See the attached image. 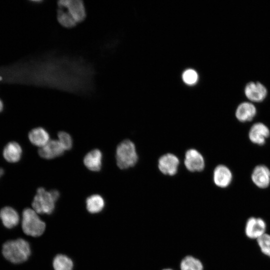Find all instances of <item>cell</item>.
I'll list each match as a JSON object with an SVG mask.
<instances>
[{
  "label": "cell",
  "instance_id": "6da1fadb",
  "mask_svg": "<svg viewBox=\"0 0 270 270\" xmlns=\"http://www.w3.org/2000/svg\"><path fill=\"white\" fill-rule=\"evenodd\" d=\"M30 244L22 238L8 240L2 246L4 256L14 264H20L26 261L30 256Z\"/></svg>",
  "mask_w": 270,
  "mask_h": 270
},
{
  "label": "cell",
  "instance_id": "7a4b0ae2",
  "mask_svg": "<svg viewBox=\"0 0 270 270\" xmlns=\"http://www.w3.org/2000/svg\"><path fill=\"white\" fill-rule=\"evenodd\" d=\"M116 162L121 170L134 166L138 162V155L134 144L130 140L120 142L116 149Z\"/></svg>",
  "mask_w": 270,
  "mask_h": 270
},
{
  "label": "cell",
  "instance_id": "3957f363",
  "mask_svg": "<svg viewBox=\"0 0 270 270\" xmlns=\"http://www.w3.org/2000/svg\"><path fill=\"white\" fill-rule=\"evenodd\" d=\"M60 196L56 190L50 192L43 188H38L32 202L33 210L40 214H51L54 210L55 202Z\"/></svg>",
  "mask_w": 270,
  "mask_h": 270
},
{
  "label": "cell",
  "instance_id": "277c9868",
  "mask_svg": "<svg viewBox=\"0 0 270 270\" xmlns=\"http://www.w3.org/2000/svg\"><path fill=\"white\" fill-rule=\"evenodd\" d=\"M22 224L24 234L34 237L41 236L46 228V224L40 219L38 214L30 208L23 210Z\"/></svg>",
  "mask_w": 270,
  "mask_h": 270
},
{
  "label": "cell",
  "instance_id": "5b68a950",
  "mask_svg": "<svg viewBox=\"0 0 270 270\" xmlns=\"http://www.w3.org/2000/svg\"><path fill=\"white\" fill-rule=\"evenodd\" d=\"M58 4L61 6L77 24L85 20L86 10L82 0H60Z\"/></svg>",
  "mask_w": 270,
  "mask_h": 270
},
{
  "label": "cell",
  "instance_id": "8992f818",
  "mask_svg": "<svg viewBox=\"0 0 270 270\" xmlns=\"http://www.w3.org/2000/svg\"><path fill=\"white\" fill-rule=\"evenodd\" d=\"M205 160L202 154L195 148L188 149L184 152V164L192 172H202L205 168Z\"/></svg>",
  "mask_w": 270,
  "mask_h": 270
},
{
  "label": "cell",
  "instance_id": "52a82bcc",
  "mask_svg": "<svg viewBox=\"0 0 270 270\" xmlns=\"http://www.w3.org/2000/svg\"><path fill=\"white\" fill-rule=\"evenodd\" d=\"M180 163V160L176 155L168 152L158 158V168L163 174L174 176L178 173Z\"/></svg>",
  "mask_w": 270,
  "mask_h": 270
},
{
  "label": "cell",
  "instance_id": "ba28073f",
  "mask_svg": "<svg viewBox=\"0 0 270 270\" xmlns=\"http://www.w3.org/2000/svg\"><path fill=\"white\" fill-rule=\"evenodd\" d=\"M266 224L262 218L250 217L246 221L244 228L246 236L250 239H258L266 233Z\"/></svg>",
  "mask_w": 270,
  "mask_h": 270
},
{
  "label": "cell",
  "instance_id": "9c48e42d",
  "mask_svg": "<svg viewBox=\"0 0 270 270\" xmlns=\"http://www.w3.org/2000/svg\"><path fill=\"white\" fill-rule=\"evenodd\" d=\"M270 136V130L264 124L256 122L250 127L248 136L250 141L256 144L262 146Z\"/></svg>",
  "mask_w": 270,
  "mask_h": 270
},
{
  "label": "cell",
  "instance_id": "30bf717a",
  "mask_svg": "<svg viewBox=\"0 0 270 270\" xmlns=\"http://www.w3.org/2000/svg\"><path fill=\"white\" fill-rule=\"evenodd\" d=\"M212 180L216 186L226 188L231 184L232 180V172L226 165L218 164L214 168Z\"/></svg>",
  "mask_w": 270,
  "mask_h": 270
},
{
  "label": "cell",
  "instance_id": "8fae6325",
  "mask_svg": "<svg viewBox=\"0 0 270 270\" xmlns=\"http://www.w3.org/2000/svg\"><path fill=\"white\" fill-rule=\"evenodd\" d=\"M251 179L258 188H267L270 184V168L264 164L257 165L252 171Z\"/></svg>",
  "mask_w": 270,
  "mask_h": 270
},
{
  "label": "cell",
  "instance_id": "7c38bea8",
  "mask_svg": "<svg viewBox=\"0 0 270 270\" xmlns=\"http://www.w3.org/2000/svg\"><path fill=\"white\" fill-rule=\"evenodd\" d=\"M246 97L253 102H261L266 98L267 90L265 86L259 82H250L244 88Z\"/></svg>",
  "mask_w": 270,
  "mask_h": 270
},
{
  "label": "cell",
  "instance_id": "4fadbf2b",
  "mask_svg": "<svg viewBox=\"0 0 270 270\" xmlns=\"http://www.w3.org/2000/svg\"><path fill=\"white\" fill-rule=\"evenodd\" d=\"M62 146L57 140H50L45 146L40 148L38 154L45 159H52L62 156L64 152Z\"/></svg>",
  "mask_w": 270,
  "mask_h": 270
},
{
  "label": "cell",
  "instance_id": "5bb4252c",
  "mask_svg": "<svg viewBox=\"0 0 270 270\" xmlns=\"http://www.w3.org/2000/svg\"><path fill=\"white\" fill-rule=\"evenodd\" d=\"M22 150L20 145L17 142H8L4 148L2 156L4 160L10 163H16L21 159Z\"/></svg>",
  "mask_w": 270,
  "mask_h": 270
},
{
  "label": "cell",
  "instance_id": "9a60e30c",
  "mask_svg": "<svg viewBox=\"0 0 270 270\" xmlns=\"http://www.w3.org/2000/svg\"><path fill=\"white\" fill-rule=\"evenodd\" d=\"M256 114L255 106L250 102H243L240 104L236 110V117L237 120L242 122H245L251 121Z\"/></svg>",
  "mask_w": 270,
  "mask_h": 270
},
{
  "label": "cell",
  "instance_id": "2e32d148",
  "mask_svg": "<svg viewBox=\"0 0 270 270\" xmlns=\"http://www.w3.org/2000/svg\"><path fill=\"white\" fill-rule=\"evenodd\" d=\"M0 218L4 226L8 228L16 226L20 220L18 212L12 207L8 206H4L0 210Z\"/></svg>",
  "mask_w": 270,
  "mask_h": 270
},
{
  "label": "cell",
  "instance_id": "e0dca14e",
  "mask_svg": "<svg viewBox=\"0 0 270 270\" xmlns=\"http://www.w3.org/2000/svg\"><path fill=\"white\" fill-rule=\"evenodd\" d=\"M102 155L98 149H94L88 152L84 158L85 166L90 170L98 172L102 166Z\"/></svg>",
  "mask_w": 270,
  "mask_h": 270
},
{
  "label": "cell",
  "instance_id": "ac0fdd59",
  "mask_svg": "<svg viewBox=\"0 0 270 270\" xmlns=\"http://www.w3.org/2000/svg\"><path fill=\"white\" fill-rule=\"evenodd\" d=\"M28 138L32 144L40 148L45 146L50 141V135L48 132L40 127L32 130L28 133Z\"/></svg>",
  "mask_w": 270,
  "mask_h": 270
},
{
  "label": "cell",
  "instance_id": "d6986e66",
  "mask_svg": "<svg viewBox=\"0 0 270 270\" xmlns=\"http://www.w3.org/2000/svg\"><path fill=\"white\" fill-rule=\"evenodd\" d=\"M104 201L100 195L93 194L86 200L87 210L92 214L101 212L104 206Z\"/></svg>",
  "mask_w": 270,
  "mask_h": 270
},
{
  "label": "cell",
  "instance_id": "ffe728a7",
  "mask_svg": "<svg viewBox=\"0 0 270 270\" xmlns=\"http://www.w3.org/2000/svg\"><path fill=\"white\" fill-rule=\"evenodd\" d=\"M52 265L54 270H72L74 266L72 260L62 254H58L54 257Z\"/></svg>",
  "mask_w": 270,
  "mask_h": 270
},
{
  "label": "cell",
  "instance_id": "44dd1931",
  "mask_svg": "<svg viewBox=\"0 0 270 270\" xmlns=\"http://www.w3.org/2000/svg\"><path fill=\"white\" fill-rule=\"evenodd\" d=\"M181 270H202V262L198 259L192 256L185 257L180 263Z\"/></svg>",
  "mask_w": 270,
  "mask_h": 270
},
{
  "label": "cell",
  "instance_id": "7402d4cb",
  "mask_svg": "<svg viewBox=\"0 0 270 270\" xmlns=\"http://www.w3.org/2000/svg\"><path fill=\"white\" fill-rule=\"evenodd\" d=\"M256 240L262 252L270 257V234L265 233Z\"/></svg>",
  "mask_w": 270,
  "mask_h": 270
},
{
  "label": "cell",
  "instance_id": "603a6c76",
  "mask_svg": "<svg viewBox=\"0 0 270 270\" xmlns=\"http://www.w3.org/2000/svg\"><path fill=\"white\" fill-rule=\"evenodd\" d=\"M58 141L65 150H70L72 146V140L71 136L67 132H60L58 134Z\"/></svg>",
  "mask_w": 270,
  "mask_h": 270
},
{
  "label": "cell",
  "instance_id": "cb8c5ba5",
  "mask_svg": "<svg viewBox=\"0 0 270 270\" xmlns=\"http://www.w3.org/2000/svg\"><path fill=\"white\" fill-rule=\"evenodd\" d=\"M182 79L186 84L190 85L194 84L198 80V75L194 70L188 69L183 73Z\"/></svg>",
  "mask_w": 270,
  "mask_h": 270
},
{
  "label": "cell",
  "instance_id": "d4e9b609",
  "mask_svg": "<svg viewBox=\"0 0 270 270\" xmlns=\"http://www.w3.org/2000/svg\"><path fill=\"white\" fill-rule=\"evenodd\" d=\"M4 108V104L2 100L0 99V112Z\"/></svg>",
  "mask_w": 270,
  "mask_h": 270
},
{
  "label": "cell",
  "instance_id": "484cf974",
  "mask_svg": "<svg viewBox=\"0 0 270 270\" xmlns=\"http://www.w3.org/2000/svg\"><path fill=\"white\" fill-rule=\"evenodd\" d=\"M4 170L2 168H0V178L2 177L4 174Z\"/></svg>",
  "mask_w": 270,
  "mask_h": 270
},
{
  "label": "cell",
  "instance_id": "4316f807",
  "mask_svg": "<svg viewBox=\"0 0 270 270\" xmlns=\"http://www.w3.org/2000/svg\"><path fill=\"white\" fill-rule=\"evenodd\" d=\"M2 80V78L0 76V80Z\"/></svg>",
  "mask_w": 270,
  "mask_h": 270
},
{
  "label": "cell",
  "instance_id": "83f0119b",
  "mask_svg": "<svg viewBox=\"0 0 270 270\" xmlns=\"http://www.w3.org/2000/svg\"><path fill=\"white\" fill-rule=\"evenodd\" d=\"M170 270V269H166V270Z\"/></svg>",
  "mask_w": 270,
  "mask_h": 270
}]
</instances>
